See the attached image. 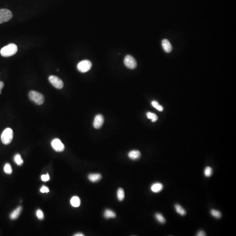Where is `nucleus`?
<instances>
[{"label": "nucleus", "instance_id": "nucleus-20", "mask_svg": "<svg viewBox=\"0 0 236 236\" xmlns=\"http://www.w3.org/2000/svg\"><path fill=\"white\" fill-rule=\"evenodd\" d=\"M14 161L18 166H21L23 164V160L22 159L21 156L19 154H16L14 156Z\"/></svg>", "mask_w": 236, "mask_h": 236}, {"label": "nucleus", "instance_id": "nucleus-1", "mask_svg": "<svg viewBox=\"0 0 236 236\" xmlns=\"http://www.w3.org/2000/svg\"><path fill=\"white\" fill-rule=\"evenodd\" d=\"M17 51L18 47L16 45L10 44L3 47L0 51V53L3 57H9L15 55Z\"/></svg>", "mask_w": 236, "mask_h": 236}, {"label": "nucleus", "instance_id": "nucleus-27", "mask_svg": "<svg viewBox=\"0 0 236 236\" xmlns=\"http://www.w3.org/2000/svg\"><path fill=\"white\" fill-rule=\"evenodd\" d=\"M50 178L49 174H46V175H43L41 176V179L43 182H47L49 181Z\"/></svg>", "mask_w": 236, "mask_h": 236}, {"label": "nucleus", "instance_id": "nucleus-5", "mask_svg": "<svg viewBox=\"0 0 236 236\" xmlns=\"http://www.w3.org/2000/svg\"><path fill=\"white\" fill-rule=\"evenodd\" d=\"M92 67V63L88 60H84L78 63L77 68L82 73H86Z\"/></svg>", "mask_w": 236, "mask_h": 236}, {"label": "nucleus", "instance_id": "nucleus-9", "mask_svg": "<svg viewBox=\"0 0 236 236\" xmlns=\"http://www.w3.org/2000/svg\"><path fill=\"white\" fill-rule=\"evenodd\" d=\"M104 122V118L101 114L97 115L95 118L93 126L95 128L99 129L102 127Z\"/></svg>", "mask_w": 236, "mask_h": 236}, {"label": "nucleus", "instance_id": "nucleus-15", "mask_svg": "<svg viewBox=\"0 0 236 236\" xmlns=\"http://www.w3.org/2000/svg\"><path fill=\"white\" fill-rule=\"evenodd\" d=\"M72 206L74 207H78L81 205V200L78 196H73L70 201Z\"/></svg>", "mask_w": 236, "mask_h": 236}, {"label": "nucleus", "instance_id": "nucleus-23", "mask_svg": "<svg viewBox=\"0 0 236 236\" xmlns=\"http://www.w3.org/2000/svg\"><path fill=\"white\" fill-rule=\"evenodd\" d=\"M147 116L149 119H150L152 120V122H155L158 120V117L154 113L148 112Z\"/></svg>", "mask_w": 236, "mask_h": 236}, {"label": "nucleus", "instance_id": "nucleus-21", "mask_svg": "<svg viewBox=\"0 0 236 236\" xmlns=\"http://www.w3.org/2000/svg\"><path fill=\"white\" fill-rule=\"evenodd\" d=\"M210 214L213 217L216 219H220L221 217L222 214L220 212L215 209H212L210 211Z\"/></svg>", "mask_w": 236, "mask_h": 236}, {"label": "nucleus", "instance_id": "nucleus-13", "mask_svg": "<svg viewBox=\"0 0 236 236\" xmlns=\"http://www.w3.org/2000/svg\"><path fill=\"white\" fill-rule=\"evenodd\" d=\"M22 206H19L17 209L13 211L10 215V218L12 220H15L17 219L22 212Z\"/></svg>", "mask_w": 236, "mask_h": 236}, {"label": "nucleus", "instance_id": "nucleus-24", "mask_svg": "<svg viewBox=\"0 0 236 236\" xmlns=\"http://www.w3.org/2000/svg\"><path fill=\"white\" fill-rule=\"evenodd\" d=\"M4 171L6 174L7 175H11L12 173V169L11 165L8 163H7L5 165L4 167Z\"/></svg>", "mask_w": 236, "mask_h": 236}, {"label": "nucleus", "instance_id": "nucleus-3", "mask_svg": "<svg viewBox=\"0 0 236 236\" xmlns=\"http://www.w3.org/2000/svg\"><path fill=\"white\" fill-rule=\"evenodd\" d=\"M13 138V131L12 129L7 128L3 131L1 135V141L5 145H8L12 142Z\"/></svg>", "mask_w": 236, "mask_h": 236}, {"label": "nucleus", "instance_id": "nucleus-8", "mask_svg": "<svg viewBox=\"0 0 236 236\" xmlns=\"http://www.w3.org/2000/svg\"><path fill=\"white\" fill-rule=\"evenodd\" d=\"M51 145L52 148L56 152H62L65 148L63 144L62 143L61 140L58 138L52 140Z\"/></svg>", "mask_w": 236, "mask_h": 236}, {"label": "nucleus", "instance_id": "nucleus-25", "mask_svg": "<svg viewBox=\"0 0 236 236\" xmlns=\"http://www.w3.org/2000/svg\"><path fill=\"white\" fill-rule=\"evenodd\" d=\"M204 173L206 177H209L211 176L212 174H213V169H212V168H211V167H206L205 169Z\"/></svg>", "mask_w": 236, "mask_h": 236}, {"label": "nucleus", "instance_id": "nucleus-22", "mask_svg": "<svg viewBox=\"0 0 236 236\" xmlns=\"http://www.w3.org/2000/svg\"><path fill=\"white\" fill-rule=\"evenodd\" d=\"M151 105H152L153 107H154V108H155L156 109L158 110L159 111H162L163 109H164L163 106H161V105L159 104L158 102L156 101H152V102H151Z\"/></svg>", "mask_w": 236, "mask_h": 236}, {"label": "nucleus", "instance_id": "nucleus-6", "mask_svg": "<svg viewBox=\"0 0 236 236\" xmlns=\"http://www.w3.org/2000/svg\"><path fill=\"white\" fill-rule=\"evenodd\" d=\"M50 82L56 88L61 89L63 88V83L62 80L57 76L51 75L49 77Z\"/></svg>", "mask_w": 236, "mask_h": 236}, {"label": "nucleus", "instance_id": "nucleus-29", "mask_svg": "<svg viewBox=\"0 0 236 236\" xmlns=\"http://www.w3.org/2000/svg\"><path fill=\"white\" fill-rule=\"evenodd\" d=\"M206 235V233L203 231H199L196 234L197 236H205Z\"/></svg>", "mask_w": 236, "mask_h": 236}, {"label": "nucleus", "instance_id": "nucleus-28", "mask_svg": "<svg viewBox=\"0 0 236 236\" xmlns=\"http://www.w3.org/2000/svg\"><path fill=\"white\" fill-rule=\"evenodd\" d=\"M40 192L42 193H48L49 192V189L47 187L43 186L40 189Z\"/></svg>", "mask_w": 236, "mask_h": 236}, {"label": "nucleus", "instance_id": "nucleus-14", "mask_svg": "<svg viewBox=\"0 0 236 236\" xmlns=\"http://www.w3.org/2000/svg\"><path fill=\"white\" fill-rule=\"evenodd\" d=\"M101 174L98 173L90 174L88 176L89 180L92 182H99L101 179Z\"/></svg>", "mask_w": 236, "mask_h": 236}, {"label": "nucleus", "instance_id": "nucleus-10", "mask_svg": "<svg viewBox=\"0 0 236 236\" xmlns=\"http://www.w3.org/2000/svg\"><path fill=\"white\" fill-rule=\"evenodd\" d=\"M162 46L164 50L167 53H169L172 51V45L167 39H163L162 42Z\"/></svg>", "mask_w": 236, "mask_h": 236}, {"label": "nucleus", "instance_id": "nucleus-4", "mask_svg": "<svg viewBox=\"0 0 236 236\" xmlns=\"http://www.w3.org/2000/svg\"><path fill=\"white\" fill-rule=\"evenodd\" d=\"M13 17L12 12L7 9H0V24L8 22Z\"/></svg>", "mask_w": 236, "mask_h": 236}, {"label": "nucleus", "instance_id": "nucleus-16", "mask_svg": "<svg viewBox=\"0 0 236 236\" xmlns=\"http://www.w3.org/2000/svg\"><path fill=\"white\" fill-rule=\"evenodd\" d=\"M104 216L105 218L107 219L114 218L116 217V214L112 210L107 209L104 212Z\"/></svg>", "mask_w": 236, "mask_h": 236}, {"label": "nucleus", "instance_id": "nucleus-18", "mask_svg": "<svg viewBox=\"0 0 236 236\" xmlns=\"http://www.w3.org/2000/svg\"><path fill=\"white\" fill-rule=\"evenodd\" d=\"M117 195L118 199L119 201H123L125 198V193L122 188H119L118 189L117 193Z\"/></svg>", "mask_w": 236, "mask_h": 236}, {"label": "nucleus", "instance_id": "nucleus-7", "mask_svg": "<svg viewBox=\"0 0 236 236\" xmlns=\"http://www.w3.org/2000/svg\"><path fill=\"white\" fill-rule=\"evenodd\" d=\"M124 64L127 68L134 69L137 67V62L135 58L132 56L127 55L124 58Z\"/></svg>", "mask_w": 236, "mask_h": 236}, {"label": "nucleus", "instance_id": "nucleus-31", "mask_svg": "<svg viewBox=\"0 0 236 236\" xmlns=\"http://www.w3.org/2000/svg\"><path fill=\"white\" fill-rule=\"evenodd\" d=\"M74 236H84V234H83L82 233H76V234H74Z\"/></svg>", "mask_w": 236, "mask_h": 236}, {"label": "nucleus", "instance_id": "nucleus-12", "mask_svg": "<svg viewBox=\"0 0 236 236\" xmlns=\"http://www.w3.org/2000/svg\"><path fill=\"white\" fill-rule=\"evenodd\" d=\"M163 188V185L159 182L155 183L151 186L150 189L154 193H158L161 192Z\"/></svg>", "mask_w": 236, "mask_h": 236}, {"label": "nucleus", "instance_id": "nucleus-17", "mask_svg": "<svg viewBox=\"0 0 236 236\" xmlns=\"http://www.w3.org/2000/svg\"><path fill=\"white\" fill-rule=\"evenodd\" d=\"M175 208L176 211L178 214H180L182 216L186 215V210L184 209L181 205L179 204H176L175 206Z\"/></svg>", "mask_w": 236, "mask_h": 236}, {"label": "nucleus", "instance_id": "nucleus-30", "mask_svg": "<svg viewBox=\"0 0 236 236\" xmlns=\"http://www.w3.org/2000/svg\"><path fill=\"white\" fill-rule=\"evenodd\" d=\"M4 87V84L3 82H0V94H1V90Z\"/></svg>", "mask_w": 236, "mask_h": 236}, {"label": "nucleus", "instance_id": "nucleus-26", "mask_svg": "<svg viewBox=\"0 0 236 236\" xmlns=\"http://www.w3.org/2000/svg\"><path fill=\"white\" fill-rule=\"evenodd\" d=\"M36 216L39 220H43L44 219V213L42 212V210L40 209H38L36 211Z\"/></svg>", "mask_w": 236, "mask_h": 236}, {"label": "nucleus", "instance_id": "nucleus-11", "mask_svg": "<svg viewBox=\"0 0 236 236\" xmlns=\"http://www.w3.org/2000/svg\"><path fill=\"white\" fill-rule=\"evenodd\" d=\"M128 156L130 159L136 160L140 158L141 153L138 150H132L129 153Z\"/></svg>", "mask_w": 236, "mask_h": 236}, {"label": "nucleus", "instance_id": "nucleus-19", "mask_svg": "<svg viewBox=\"0 0 236 236\" xmlns=\"http://www.w3.org/2000/svg\"><path fill=\"white\" fill-rule=\"evenodd\" d=\"M155 217L156 219V220L160 222V224H164L165 223L166 220L165 217H164L162 214L160 213H156L155 215Z\"/></svg>", "mask_w": 236, "mask_h": 236}, {"label": "nucleus", "instance_id": "nucleus-2", "mask_svg": "<svg viewBox=\"0 0 236 236\" xmlns=\"http://www.w3.org/2000/svg\"><path fill=\"white\" fill-rule=\"evenodd\" d=\"M29 99L37 105H41L44 102V97L40 93L35 90H31L29 94Z\"/></svg>", "mask_w": 236, "mask_h": 236}]
</instances>
